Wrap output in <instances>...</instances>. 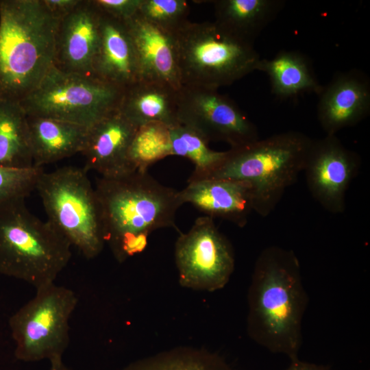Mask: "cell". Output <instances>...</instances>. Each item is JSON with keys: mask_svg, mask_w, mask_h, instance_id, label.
Masks as SVG:
<instances>
[{"mask_svg": "<svg viewBox=\"0 0 370 370\" xmlns=\"http://www.w3.org/2000/svg\"><path fill=\"white\" fill-rule=\"evenodd\" d=\"M308 304L299 261L293 251L273 245L264 249L255 262L247 293L250 338L272 353L297 359Z\"/></svg>", "mask_w": 370, "mask_h": 370, "instance_id": "6da1fadb", "label": "cell"}, {"mask_svg": "<svg viewBox=\"0 0 370 370\" xmlns=\"http://www.w3.org/2000/svg\"><path fill=\"white\" fill-rule=\"evenodd\" d=\"M95 189L105 243L119 262L143 252L153 231L177 229V211L183 205L180 190L163 185L147 171L100 176Z\"/></svg>", "mask_w": 370, "mask_h": 370, "instance_id": "7a4b0ae2", "label": "cell"}, {"mask_svg": "<svg viewBox=\"0 0 370 370\" xmlns=\"http://www.w3.org/2000/svg\"><path fill=\"white\" fill-rule=\"evenodd\" d=\"M60 20L42 0H0V99L20 103L53 66Z\"/></svg>", "mask_w": 370, "mask_h": 370, "instance_id": "3957f363", "label": "cell"}, {"mask_svg": "<svg viewBox=\"0 0 370 370\" xmlns=\"http://www.w3.org/2000/svg\"><path fill=\"white\" fill-rule=\"evenodd\" d=\"M313 140L297 131L259 138L229 149L221 165L206 179L247 182L251 189L254 212L267 217L304 171Z\"/></svg>", "mask_w": 370, "mask_h": 370, "instance_id": "277c9868", "label": "cell"}, {"mask_svg": "<svg viewBox=\"0 0 370 370\" xmlns=\"http://www.w3.org/2000/svg\"><path fill=\"white\" fill-rule=\"evenodd\" d=\"M68 241L31 213L25 199L0 206V273L36 288L55 282L71 258Z\"/></svg>", "mask_w": 370, "mask_h": 370, "instance_id": "5b68a950", "label": "cell"}, {"mask_svg": "<svg viewBox=\"0 0 370 370\" xmlns=\"http://www.w3.org/2000/svg\"><path fill=\"white\" fill-rule=\"evenodd\" d=\"M175 34L182 86L218 90L257 71L261 58L254 44L214 22L187 21Z\"/></svg>", "mask_w": 370, "mask_h": 370, "instance_id": "8992f818", "label": "cell"}, {"mask_svg": "<svg viewBox=\"0 0 370 370\" xmlns=\"http://www.w3.org/2000/svg\"><path fill=\"white\" fill-rule=\"evenodd\" d=\"M38 192L47 221L85 258H96L106 244L95 187L84 168L65 166L39 176Z\"/></svg>", "mask_w": 370, "mask_h": 370, "instance_id": "52a82bcc", "label": "cell"}, {"mask_svg": "<svg viewBox=\"0 0 370 370\" xmlns=\"http://www.w3.org/2000/svg\"><path fill=\"white\" fill-rule=\"evenodd\" d=\"M123 90L54 66L19 103L27 115L90 127L119 107Z\"/></svg>", "mask_w": 370, "mask_h": 370, "instance_id": "ba28073f", "label": "cell"}, {"mask_svg": "<svg viewBox=\"0 0 370 370\" xmlns=\"http://www.w3.org/2000/svg\"><path fill=\"white\" fill-rule=\"evenodd\" d=\"M36 290L34 297L9 319L15 356L23 362L62 358L69 345V321L77 297L55 282Z\"/></svg>", "mask_w": 370, "mask_h": 370, "instance_id": "9c48e42d", "label": "cell"}, {"mask_svg": "<svg viewBox=\"0 0 370 370\" xmlns=\"http://www.w3.org/2000/svg\"><path fill=\"white\" fill-rule=\"evenodd\" d=\"M174 256L180 286L214 292L224 288L235 268L233 247L213 219L198 217L176 240Z\"/></svg>", "mask_w": 370, "mask_h": 370, "instance_id": "30bf717a", "label": "cell"}, {"mask_svg": "<svg viewBox=\"0 0 370 370\" xmlns=\"http://www.w3.org/2000/svg\"><path fill=\"white\" fill-rule=\"evenodd\" d=\"M177 121L208 143L222 141L230 149L260 138L257 127L234 101L217 89L182 86L178 90Z\"/></svg>", "mask_w": 370, "mask_h": 370, "instance_id": "8fae6325", "label": "cell"}, {"mask_svg": "<svg viewBox=\"0 0 370 370\" xmlns=\"http://www.w3.org/2000/svg\"><path fill=\"white\" fill-rule=\"evenodd\" d=\"M360 164L357 153L336 135L314 140L303 171L313 198L330 213L343 212L346 192Z\"/></svg>", "mask_w": 370, "mask_h": 370, "instance_id": "7c38bea8", "label": "cell"}, {"mask_svg": "<svg viewBox=\"0 0 370 370\" xmlns=\"http://www.w3.org/2000/svg\"><path fill=\"white\" fill-rule=\"evenodd\" d=\"M100 23L101 12L92 0H81L59 21L53 66L66 73L92 77Z\"/></svg>", "mask_w": 370, "mask_h": 370, "instance_id": "4fadbf2b", "label": "cell"}, {"mask_svg": "<svg viewBox=\"0 0 370 370\" xmlns=\"http://www.w3.org/2000/svg\"><path fill=\"white\" fill-rule=\"evenodd\" d=\"M138 129L119 108L107 114L88 128L80 153L85 158L84 169L106 177L131 172L128 152Z\"/></svg>", "mask_w": 370, "mask_h": 370, "instance_id": "5bb4252c", "label": "cell"}, {"mask_svg": "<svg viewBox=\"0 0 370 370\" xmlns=\"http://www.w3.org/2000/svg\"><path fill=\"white\" fill-rule=\"evenodd\" d=\"M319 95L317 119L326 135L356 125L369 114L370 82L359 70L336 74Z\"/></svg>", "mask_w": 370, "mask_h": 370, "instance_id": "9a60e30c", "label": "cell"}, {"mask_svg": "<svg viewBox=\"0 0 370 370\" xmlns=\"http://www.w3.org/2000/svg\"><path fill=\"white\" fill-rule=\"evenodd\" d=\"M182 204H189L205 216L223 219L243 227L252 212L253 197L245 182L208 178L188 182L180 190Z\"/></svg>", "mask_w": 370, "mask_h": 370, "instance_id": "2e32d148", "label": "cell"}, {"mask_svg": "<svg viewBox=\"0 0 370 370\" xmlns=\"http://www.w3.org/2000/svg\"><path fill=\"white\" fill-rule=\"evenodd\" d=\"M92 77L123 90L140 79L137 54L126 21L102 12Z\"/></svg>", "mask_w": 370, "mask_h": 370, "instance_id": "e0dca14e", "label": "cell"}, {"mask_svg": "<svg viewBox=\"0 0 370 370\" xmlns=\"http://www.w3.org/2000/svg\"><path fill=\"white\" fill-rule=\"evenodd\" d=\"M140 73V79L162 82L180 89V76L175 34L136 14L126 21Z\"/></svg>", "mask_w": 370, "mask_h": 370, "instance_id": "ac0fdd59", "label": "cell"}, {"mask_svg": "<svg viewBox=\"0 0 370 370\" xmlns=\"http://www.w3.org/2000/svg\"><path fill=\"white\" fill-rule=\"evenodd\" d=\"M178 90L159 82L140 79L123 90L119 109L138 127L178 123Z\"/></svg>", "mask_w": 370, "mask_h": 370, "instance_id": "d6986e66", "label": "cell"}, {"mask_svg": "<svg viewBox=\"0 0 370 370\" xmlns=\"http://www.w3.org/2000/svg\"><path fill=\"white\" fill-rule=\"evenodd\" d=\"M34 166L54 163L81 153L88 128L62 121L27 115Z\"/></svg>", "mask_w": 370, "mask_h": 370, "instance_id": "ffe728a7", "label": "cell"}, {"mask_svg": "<svg viewBox=\"0 0 370 370\" xmlns=\"http://www.w3.org/2000/svg\"><path fill=\"white\" fill-rule=\"evenodd\" d=\"M214 22L233 36L253 43L282 10L281 0H217Z\"/></svg>", "mask_w": 370, "mask_h": 370, "instance_id": "44dd1931", "label": "cell"}, {"mask_svg": "<svg viewBox=\"0 0 370 370\" xmlns=\"http://www.w3.org/2000/svg\"><path fill=\"white\" fill-rule=\"evenodd\" d=\"M257 71L267 75L272 92L280 98L296 97L306 92L319 95L323 87L308 59L297 51H283L271 59L261 58Z\"/></svg>", "mask_w": 370, "mask_h": 370, "instance_id": "7402d4cb", "label": "cell"}, {"mask_svg": "<svg viewBox=\"0 0 370 370\" xmlns=\"http://www.w3.org/2000/svg\"><path fill=\"white\" fill-rule=\"evenodd\" d=\"M0 165L34 166L27 115L18 102L0 99Z\"/></svg>", "mask_w": 370, "mask_h": 370, "instance_id": "603a6c76", "label": "cell"}, {"mask_svg": "<svg viewBox=\"0 0 370 370\" xmlns=\"http://www.w3.org/2000/svg\"><path fill=\"white\" fill-rule=\"evenodd\" d=\"M123 370H236L206 349L179 346L132 362Z\"/></svg>", "mask_w": 370, "mask_h": 370, "instance_id": "cb8c5ba5", "label": "cell"}, {"mask_svg": "<svg viewBox=\"0 0 370 370\" xmlns=\"http://www.w3.org/2000/svg\"><path fill=\"white\" fill-rule=\"evenodd\" d=\"M169 131L171 156L186 158L194 164V170L188 182L209 177L227 154V151H219L210 149L206 139L182 123L169 126Z\"/></svg>", "mask_w": 370, "mask_h": 370, "instance_id": "d4e9b609", "label": "cell"}, {"mask_svg": "<svg viewBox=\"0 0 370 370\" xmlns=\"http://www.w3.org/2000/svg\"><path fill=\"white\" fill-rule=\"evenodd\" d=\"M171 156L169 126L149 123L138 127L128 152L132 171H147L155 162Z\"/></svg>", "mask_w": 370, "mask_h": 370, "instance_id": "484cf974", "label": "cell"}, {"mask_svg": "<svg viewBox=\"0 0 370 370\" xmlns=\"http://www.w3.org/2000/svg\"><path fill=\"white\" fill-rule=\"evenodd\" d=\"M185 0H142L136 15L169 32L175 33L188 21Z\"/></svg>", "mask_w": 370, "mask_h": 370, "instance_id": "4316f807", "label": "cell"}, {"mask_svg": "<svg viewBox=\"0 0 370 370\" xmlns=\"http://www.w3.org/2000/svg\"><path fill=\"white\" fill-rule=\"evenodd\" d=\"M42 167L18 169L0 165V206L18 199H25L35 189L43 172Z\"/></svg>", "mask_w": 370, "mask_h": 370, "instance_id": "83f0119b", "label": "cell"}, {"mask_svg": "<svg viewBox=\"0 0 370 370\" xmlns=\"http://www.w3.org/2000/svg\"><path fill=\"white\" fill-rule=\"evenodd\" d=\"M142 0H92L102 13L126 21L134 16Z\"/></svg>", "mask_w": 370, "mask_h": 370, "instance_id": "f1b7e54d", "label": "cell"}, {"mask_svg": "<svg viewBox=\"0 0 370 370\" xmlns=\"http://www.w3.org/2000/svg\"><path fill=\"white\" fill-rule=\"evenodd\" d=\"M81 0H42L50 13L61 19L72 12Z\"/></svg>", "mask_w": 370, "mask_h": 370, "instance_id": "f546056e", "label": "cell"}, {"mask_svg": "<svg viewBox=\"0 0 370 370\" xmlns=\"http://www.w3.org/2000/svg\"><path fill=\"white\" fill-rule=\"evenodd\" d=\"M286 370H330V369L326 365L301 361L297 358L291 360V364Z\"/></svg>", "mask_w": 370, "mask_h": 370, "instance_id": "4dcf8cb0", "label": "cell"}, {"mask_svg": "<svg viewBox=\"0 0 370 370\" xmlns=\"http://www.w3.org/2000/svg\"><path fill=\"white\" fill-rule=\"evenodd\" d=\"M50 362L51 368L50 370H71L62 361V358H56Z\"/></svg>", "mask_w": 370, "mask_h": 370, "instance_id": "1f68e13d", "label": "cell"}]
</instances>
